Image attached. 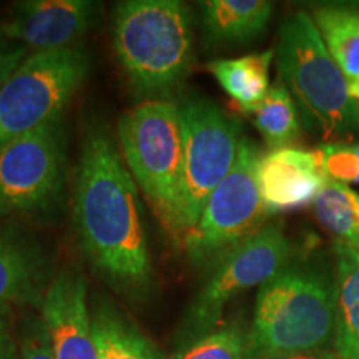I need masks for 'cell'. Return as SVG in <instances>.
I'll return each instance as SVG.
<instances>
[{"label": "cell", "instance_id": "4fadbf2b", "mask_svg": "<svg viewBox=\"0 0 359 359\" xmlns=\"http://www.w3.org/2000/svg\"><path fill=\"white\" fill-rule=\"evenodd\" d=\"M53 359H98L87 281L74 269L53 278L39 308Z\"/></svg>", "mask_w": 359, "mask_h": 359}, {"label": "cell", "instance_id": "9c48e42d", "mask_svg": "<svg viewBox=\"0 0 359 359\" xmlns=\"http://www.w3.org/2000/svg\"><path fill=\"white\" fill-rule=\"evenodd\" d=\"M293 245L281 223H268L245 243L228 251L210 268V275L188 306L180 327L185 344L217 330L226 304L251 288H262L291 263Z\"/></svg>", "mask_w": 359, "mask_h": 359}, {"label": "cell", "instance_id": "ba28073f", "mask_svg": "<svg viewBox=\"0 0 359 359\" xmlns=\"http://www.w3.org/2000/svg\"><path fill=\"white\" fill-rule=\"evenodd\" d=\"M88 69L79 47L30 53L0 87V148L64 115Z\"/></svg>", "mask_w": 359, "mask_h": 359}, {"label": "cell", "instance_id": "5b68a950", "mask_svg": "<svg viewBox=\"0 0 359 359\" xmlns=\"http://www.w3.org/2000/svg\"><path fill=\"white\" fill-rule=\"evenodd\" d=\"M118 150L161 226L182 240L183 123L180 105L147 100L120 116Z\"/></svg>", "mask_w": 359, "mask_h": 359}, {"label": "cell", "instance_id": "ffe728a7", "mask_svg": "<svg viewBox=\"0 0 359 359\" xmlns=\"http://www.w3.org/2000/svg\"><path fill=\"white\" fill-rule=\"evenodd\" d=\"M318 222L338 238V243L359 250V193L338 182H327L313 201Z\"/></svg>", "mask_w": 359, "mask_h": 359}, {"label": "cell", "instance_id": "7a4b0ae2", "mask_svg": "<svg viewBox=\"0 0 359 359\" xmlns=\"http://www.w3.org/2000/svg\"><path fill=\"white\" fill-rule=\"evenodd\" d=\"M111 39L120 65L140 95L160 100L178 88L191 69V12L180 0L116 4Z\"/></svg>", "mask_w": 359, "mask_h": 359}, {"label": "cell", "instance_id": "e0dca14e", "mask_svg": "<svg viewBox=\"0 0 359 359\" xmlns=\"http://www.w3.org/2000/svg\"><path fill=\"white\" fill-rule=\"evenodd\" d=\"M275 50L238 58H218L210 62L206 70L217 79L228 97L235 102L238 110L253 114L262 105L269 92V65Z\"/></svg>", "mask_w": 359, "mask_h": 359}, {"label": "cell", "instance_id": "d6986e66", "mask_svg": "<svg viewBox=\"0 0 359 359\" xmlns=\"http://www.w3.org/2000/svg\"><path fill=\"white\" fill-rule=\"evenodd\" d=\"M334 348L339 359H359V250L336 245Z\"/></svg>", "mask_w": 359, "mask_h": 359}, {"label": "cell", "instance_id": "7c38bea8", "mask_svg": "<svg viewBox=\"0 0 359 359\" xmlns=\"http://www.w3.org/2000/svg\"><path fill=\"white\" fill-rule=\"evenodd\" d=\"M53 278L42 241L15 219L0 222V311L40 308Z\"/></svg>", "mask_w": 359, "mask_h": 359}, {"label": "cell", "instance_id": "7402d4cb", "mask_svg": "<svg viewBox=\"0 0 359 359\" xmlns=\"http://www.w3.org/2000/svg\"><path fill=\"white\" fill-rule=\"evenodd\" d=\"M172 359H246V334L238 326H223L188 341Z\"/></svg>", "mask_w": 359, "mask_h": 359}, {"label": "cell", "instance_id": "5bb4252c", "mask_svg": "<svg viewBox=\"0 0 359 359\" xmlns=\"http://www.w3.org/2000/svg\"><path fill=\"white\" fill-rule=\"evenodd\" d=\"M326 182L314 151L285 147L259 156L258 185L269 215L313 203Z\"/></svg>", "mask_w": 359, "mask_h": 359}, {"label": "cell", "instance_id": "2e32d148", "mask_svg": "<svg viewBox=\"0 0 359 359\" xmlns=\"http://www.w3.org/2000/svg\"><path fill=\"white\" fill-rule=\"evenodd\" d=\"M323 42L359 102V7L351 4H316L309 11Z\"/></svg>", "mask_w": 359, "mask_h": 359}, {"label": "cell", "instance_id": "9a60e30c", "mask_svg": "<svg viewBox=\"0 0 359 359\" xmlns=\"http://www.w3.org/2000/svg\"><path fill=\"white\" fill-rule=\"evenodd\" d=\"M205 42L240 45L262 37L271 19L266 0H205L200 4Z\"/></svg>", "mask_w": 359, "mask_h": 359}, {"label": "cell", "instance_id": "3957f363", "mask_svg": "<svg viewBox=\"0 0 359 359\" xmlns=\"http://www.w3.org/2000/svg\"><path fill=\"white\" fill-rule=\"evenodd\" d=\"M336 331V286L313 268L288 264L258 291L246 359L327 349Z\"/></svg>", "mask_w": 359, "mask_h": 359}, {"label": "cell", "instance_id": "8992f818", "mask_svg": "<svg viewBox=\"0 0 359 359\" xmlns=\"http://www.w3.org/2000/svg\"><path fill=\"white\" fill-rule=\"evenodd\" d=\"M259 156L258 148L243 137L235 167L212 193L198 222L182 240L193 266L212 268L266 224L269 213L258 185Z\"/></svg>", "mask_w": 359, "mask_h": 359}, {"label": "cell", "instance_id": "6da1fadb", "mask_svg": "<svg viewBox=\"0 0 359 359\" xmlns=\"http://www.w3.org/2000/svg\"><path fill=\"white\" fill-rule=\"evenodd\" d=\"M138 191L111 133L105 127L90 128L83 138L74 198L80 250L107 285L135 298L154 286Z\"/></svg>", "mask_w": 359, "mask_h": 359}, {"label": "cell", "instance_id": "484cf974", "mask_svg": "<svg viewBox=\"0 0 359 359\" xmlns=\"http://www.w3.org/2000/svg\"><path fill=\"white\" fill-rule=\"evenodd\" d=\"M0 359H19L17 327L13 325V311H0Z\"/></svg>", "mask_w": 359, "mask_h": 359}, {"label": "cell", "instance_id": "603a6c76", "mask_svg": "<svg viewBox=\"0 0 359 359\" xmlns=\"http://www.w3.org/2000/svg\"><path fill=\"white\" fill-rule=\"evenodd\" d=\"M314 154L327 180L344 185L359 183V143H325Z\"/></svg>", "mask_w": 359, "mask_h": 359}, {"label": "cell", "instance_id": "30bf717a", "mask_svg": "<svg viewBox=\"0 0 359 359\" xmlns=\"http://www.w3.org/2000/svg\"><path fill=\"white\" fill-rule=\"evenodd\" d=\"M180 114L183 123L182 233L185 236L198 222L212 193L235 167L243 137L240 123L206 98L182 103Z\"/></svg>", "mask_w": 359, "mask_h": 359}, {"label": "cell", "instance_id": "44dd1931", "mask_svg": "<svg viewBox=\"0 0 359 359\" xmlns=\"http://www.w3.org/2000/svg\"><path fill=\"white\" fill-rule=\"evenodd\" d=\"M251 115H255V125L271 150L288 147L298 137V107L283 83L273 85L262 105Z\"/></svg>", "mask_w": 359, "mask_h": 359}, {"label": "cell", "instance_id": "52a82bcc", "mask_svg": "<svg viewBox=\"0 0 359 359\" xmlns=\"http://www.w3.org/2000/svg\"><path fill=\"white\" fill-rule=\"evenodd\" d=\"M67 177L64 115L0 148V222L48 217L60 206Z\"/></svg>", "mask_w": 359, "mask_h": 359}, {"label": "cell", "instance_id": "4316f807", "mask_svg": "<svg viewBox=\"0 0 359 359\" xmlns=\"http://www.w3.org/2000/svg\"><path fill=\"white\" fill-rule=\"evenodd\" d=\"M255 359H339L336 351L331 349H320V351L309 353H290V354H269V356H262Z\"/></svg>", "mask_w": 359, "mask_h": 359}, {"label": "cell", "instance_id": "277c9868", "mask_svg": "<svg viewBox=\"0 0 359 359\" xmlns=\"http://www.w3.org/2000/svg\"><path fill=\"white\" fill-rule=\"evenodd\" d=\"M283 85L288 88L308 128L325 140L359 135V102L306 11H296L280 27L275 50Z\"/></svg>", "mask_w": 359, "mask_h": 359}, {"label": "cell", "instance_id": "8fae6325", "mask_svg": "<svg viewBox=\"0 0 359 359\" xmlns=\"http://www.w3.org/2000/svg\"><path fill=\"white\" fill-rule=\"evenodd\" d=\"M98 12L90 0H22L2 19V32L30 53L69 50L95 27Z\"/></svg>", "mask_w": 359, "mask_h": 359}, {"label": "cell", "instance_id": "d4e9b609", "mask_svg": "<svg viewBox=\"0 0 359 359\" xmlns=\"http://www.w3.org/2000/svg\"><path fill=\"white\" fill-rule=\"evenodd\" d=\"M30 52L22 45L8 40L2 32V19H0V87L7 82V79L24 64Z\"/></svg>", "mask_w": 359, "mask_h": 359}, {"label": "cell", "instance_id": "cb8c5ba5", "mask_svg": "<svg viewBox=\"0 0 359 359\" xmlns=\"http://www.w3.org/2000/svg\"><path fill=\"white\" fill-rule=\"evenodd\" d=\"M19 341V359H53L47 331L40 318L39 309L30 313L24 323L17 327Z\"/></svg>", "mask_w": 359, "mask_h": 359}, {"label": "cell", "instance_id": "ac0fdd59", "mask_svg": "<svg viewBox=\"0 0 359 359\" xmlns=\"http://www.w3.org/2000/svg\"><path fill=\"white\" fill-rule=\"evenodd\" d=\"M98 359H165L122 309L97 299L92 313Z\"/></svg>", "mask_w": 359, "mask_h": 359}]
</instances>
